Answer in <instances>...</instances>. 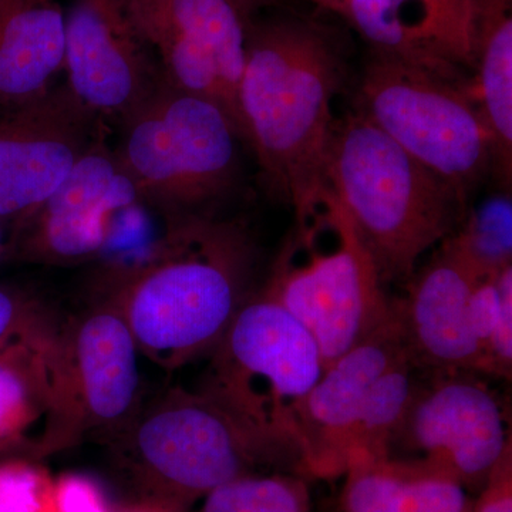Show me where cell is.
<instances>
[{"label":"cell","instance_id":"6da1fadb","mask_svg":"<svg viewBox=\"0 0 512 512\" xmlns=\"http://www.w3.org/2000/svg\"><path fill=\"white\" fill-rule=\"evenodd\" d=\"M255 249L235 222L201 214L168 217L150 251L116 266L109 301L138 352L175 370L210 355L249 298Z\"/></svg>","mask_w":512,"mask_h":512},{"label":"cell","instance_id":"7a4b0ae2","mask_svg":"<svg viewBox=\"0 0 512 512\" xmlns=\"http://www.w3.org/2000/svg\"><path fill=\"white\" fill-rule=\"evenodd\" d=\"M342 70L325 35L309 23H248L238 87L242 141L266 183L301 217L325 191L326 154Z\"/></svg>","mask_w":512,"mask_h":512},{"label":"cell","instance_id":"3957f363","mask_svg":"<svg viewBox=\"0 0 512 512\" xmlns=\"http://www.w3.org/2000/svg\"><path fill=\"white\" fill-rule=\"evenodd\" d=\"M325 180L384 282H406L420 259L457 231L468 207L451 185L357 110L335 121Z\"/></svg>","mask_w":512,"mask_h":512},{"label":"cell","instance_id":"277c9868","mask_svg":"<svg viewBox=\"0 0 512 512\" xmlns=\"http://www.w3.org/2000/svg\"><path fill=\"white\" fill-rule=\"evenodd\" d=\"M123 440L124 464L143 500L175 510L259 467L301 474L288 448L245 426L204 390H171L137 419Z\"/></svg>","mask_w":512,"mask_h":512},{"label":"cell","instance_id":"5b68a950","mask_svg":"<svg viewBox=\"0 0 512 512\" xmlns=\"http://www.w3.org/2000/svg\"><path fill=\"white\" fill-rule=\"evenodd\" d=\"M264 289L318 343L325 367L372 335L393 311L365 241L328 187L301 217Z\"/></svg>","mask_w":512,"mask_h":512},{"label":"cell","instance_id":"8992f818","mask_svg":"<svg viewBox=\"0 0 512 512\" xmlns=\"http://www.w3.org/2000/svg\"><path fill=\"white\" fill-rule=\"evenodd\" d=\"M121 124V167L146 204L165 215L198 214L237 178L238 128L210 100L164 82Z\"/></svg>","mask_w":512,"mask_h":512},{"label":"cell","instance_id":"52a82bcc","mask_svg":"<svg viewBox=\"0 0 512 512\" xmlns=\"http://www.w3.org/2000/svg\"><path fill=\"white\" fill-rule=\"evenodd\" d=\"M201 390L245 426L296 454L293 416L325 370L318 343L264 288L249 295L210 353Z\"/></svg>","mask_w":512,"mask_h":512},{"label":"cell","instance_id":"ba28073f","mask_svg":"<svg viewBox=\"0 0 512 512\" xmlns=\"http://www.w3.org/2000/svg\"><path fill=\"white\" fill-rule=\"evenodd\" d=\"M357 111L466 201L493 173V143L471 83L372 52Z\"/></svg>","mask_w":512,"mask_h":512},{"label":"cell","instance_id":"9c48e42d","mask_svg":"<svg viewBox=\"0 0 512 512\" xmlns=\"http://www.w3.org/2000/svg\"><path fill=\"white\" fill-rule=\"evenodd\" d=\"M138 355L126 320L109 299L55 330L36 456H53L94 433L126 427L140 392Z\"/></svg>","mask_w":512,"mask_h":512},{"label":"cell","instance_id":"30bf717a","mask_svg":"<svg viewBox=\"0 0 512 512\" xmlns=\"http://www.w3.org/2000/svg\"><path fill=\"white\" fill-rule=\"evenodd\" d=\"M143 204L146 202L109 146L104 121L62 184L15 222L5 251L35 264L92 261L126 237Z\"/></svg>","mask_w":512,"mask_h":512},{"label":"cell","instance_id":"8fae6325","mask_svg":"<svg viewBox=\"0 0 512 512\" xmlns=\"http://www.w3.org/2000/svg\"><path fill=\"white\" fill-rule=\"evenodd\" d=\"M480 376L421 373L389 457L424 461L480 493L512 447L503 403Z\"/></svg>","mask_w":512,"mask_h":512},{"label":"cell","instance_id":"7c38bea8","mask_svg":"<svg viewBox=\"0 0 512 512\" xmlns=\"http://www.w3.org/2000/svg\"><path fill=\"white\" fill-rule=\"evenodd\" d=\"M101 123L64 84L26 106L0 110V220L18 222L42 204Z\"/></svg>","mask_w":512,"mask_h":512},{"label":"cell","instance_id":"4fadbf2b","mask_svg":"<svg viewBox=\"0 0 512 512\" xmlns=\"http://www.w3.org/2000/svg\"><path fill=\"white\" fill-rule=\"evenodd\" d=\"M168 82L200 89L222 79L238 100L248 19L234 0H116Z\"/></svg>","mask_w":512,"mask_h":512},{"label":"cell","instance_id":"5bb4252c","mask_svg":"<svg viewBox=\"0 0 512 512\" xmlns=\"http://www.w3.org/2000/svg\"><path fill=\"white\" fill-rule=\"evenodd\" d=\"M64 86L80 104L123 121L151 96L163 74L116 0H74L64 23Z\"/></svg>","mask_w":512,"mask_h":512},{"label":"cell","instance_id":"9a60e30c","mask_svg":"<svg viewBox=\"0 0 512 512\" xmlns=\"http://www.w3.org/2000/svg\"><path fill=\"white\" fill-rule=\"evenodd\" d=\"M483 272L456 235L444 239L394 298L407 359L421 373L483 375V353L471 322V296Z\"/></svg>","mask_w":512,"mask_h":512},{"label":"cell","instance_id":"2e32d148","mask_svg":"<svg viewBox=\"0 0 512 512\" xmlns=\"http://www.w3.org/2000/svg\"><path fill=\"white\" fill-rule=\"evenodd\" d=\"M406 355L396 306L386 322L323 370L293 416V439L305 478L342 477L350 434L367 394Z\"/></svg>","mask_w":512,"mask_h":512},{"label":"cell","instance_id":"e0dca14e","mask_svg":"<svg viewBox=\"0 0 512 512\" xmlns=\"http://www.w3.org/2000/svg\"><path fill=\"white\" fill-rule=\"evenodd\" d=\"M476 10L477 0H349L343 16L372 52L473 87Z\"/></svg>","mask_w":512,"mask_h":512},{"label":"cell","instance_id":"ac0fdd59","mask_svg":"<svg viewBox=\"0 0 512 512\" xmlns=\"http://www.w3.org/2000/svg\"><path fill=\"white\" fill-rule=\"evenodd\" d=\"M64 23L55 0H0V110L50 92L63 70Z\"/></svg>","mask_w":512,"mask_h":512},{"label":"cell","instance_id":"d6986e66","mask_svg":"<svg viewBox=\"0 0 512 512\" xmlns=\"http://www.w3.org/2000/svg\"><path fill=\"white\" fill-rule=\"evenodd\" d=\"M336 512H471L460 481L420 460L384 457L349 464Z\"/></svg>","mask_w":512,"mask_h":512},{"label":"cell","instance_id":"ffe728a7","mask_svg":"<svg viewBox=\"0 0 512 512\" xmlns=\"http://www.w3.org/2000/svg\"><path fill=\"white\" fill-rule=\"evenodd\" d=\"M473 94L493 143V174L511 190L512 0H477Z\"/></svg>","mask_w":512,"mask_h":512},{"label":"cell","instance_id":"44dd1931","mask_svg":"<svg viewBox=\"0 0 512 512\" xmlns=\"http://www.w3.org/2000/svg\"><path fill=\"white\" fill-rule=\"evenodd\" d=\"M55 329L40 319L0 348V448L15 444L45 417Z\"/></svg>","mask_w":512,"mask_h":512},{"label":"cell","instance_id":"7402d4cb","mask_svg":"<svg viewBox=\"0 0 512 512\" xmlns=\"http://www.w3.org/2000/svg\"><path fill=\"white\" fill-rule=\"evenodd\" d=\"M420 375V370L404 356L376 380L350 434L346 467L357 461L389 457Z\"/></svg>","mask_w":512,"mask_h":512},{"label":"cell","instance_id":"603a6c76","mask_svg":"<svg viewBox=\"0 0 512 512\" xmlns=\"http://www.w3.org/2000/svg\"><path fill=\"white\" fill-rule=\"evenodd\" d=\"M471 322L483 353V376L512 375V265L484 274L471 296Z\"/></svg>","mask_w":512,"mask_h":512},{"label":"cell","instance_id":"cb8c5ba5","mask_svg":"<svg viewBox=\"0 0 512 512\" xmlns=\"http://www.w3.org/2000/svg\"><path fill=\"white\" fill-rule=\"evenodd\" d=\"M198 512H313L301 474L279 471L235 478L202 498Z\"/></svg>","mask_w":512,"mask_h":512},{"label":"cell","instance_id":"d4e9b609","mask_svg":"<svg viewBox=\"0 0 512 512\" xmlns=\"http://www.w3.org/2000/svg\"><path fill=\"white\" fill-rule=\"evenodd\" d=\"M454 235L483 274L512 265L511 191L495 192L476 207H467Z\"/></svg>","mask_w":512,"mask_h":512},{"label":"cell","instance_id":"484cf974","mask_svg":"<svg viewBox=\"0 0 512 512\" xmlns=\"http://www.w3.org/2000/svg\"><path fill=\"white\" fill-rule=\"evenodd\" d=\"M53 478L28 460L0 463V512H49Z\"/></svg>","mask_w":512,"mask_h":512},{"label":"cell","instance_id":"4316f807","mask_svg":"<svg viewBox=\"0 0 512 512\" xmlns=\"http://www.w3.org/2000/svg\"><path fill=\"white\" fill-rule=\"evenodd\" d=\"M49 512H113L99 481L86 474L67 473L53 481Z\"/></svg>","mask_w":512,"mask_h":512},{"label":"cell","instance_id":"83f0119b","mask_svg":"<svg viewBox=\"0 0 512 512\" xmlns=\"http://www.w3.org/2000/svg\"><path fill=\"white\" fill-rule=\"evenodd\" d=\"M40 319L39 308L23 293L0 286V348Z\"/></svg>","mask_w":512,"mask_h":512},{"label":"cell","instance_id":"f1b7e54d","mask_svg":"<svg viewBox=\"0 0 512 512\" xmlns=\"http://www.w3.org/2000/svg\"><path fill=\"white\" fill-rule=\"evenodd\" d=\"M471 512H512V447L495 464Z\"/></svg>","mask_w":512,"mask_h":512},{"label":"cell","instance_id":"f546056e","mask_svg":"<svg viewBox=\"0 0 512 512\" xmlns=\"http://www.w3.org/2000/svg\"><path fill=\"white\" fill-rule=\"evenodd\" d=\"M119 512H184L167 507V505L156 503V501L141 500L140 503L128 505Z\"/></svg>","mask_w":512,"mask_h":512},{"label":"cell","instance_id":"4dcf8cb0","mask_svg":"<svg viewBox=\"0 0 512 512\" xmlns=\"http://www.w3.org/2000/svg\"><path fill=\"white\" fill-rule=\"evenodd\" d=\"M312 2L318 3L322 8L332 10V12L339 13V15L343 16L349 0H312Z\"/></svg>","mask_w":512,"mask_h":512},{"label":"cell","instance_id":"1f68e13d","mask_svg":"<svg viewBox=\"0 0 512 512\" xmlns=\"http://www.w3.org/2000/svg\"><path fill=\"white\" fill-rule=\"evenodd\" d=\"M239 6V9L248 15L249 10L254 9L255 6L261 5V3L268 2V0H234Z\"/></svg>","mask_w":512,"mask_h":512},{"label":"cell","instance_id":"d6a6232c","mask_svg":"<svg viewBox=\"0 0 512 512\" xmlns=\"http://www.w3.org/2000/svg\"><path fill=\"white\" fill-rule=\"evenodd\" d=\"M5 252V242H3L2 229H0V256Z\"/></svg>","mask_w":512,"mask_h":512}]
</instances>
